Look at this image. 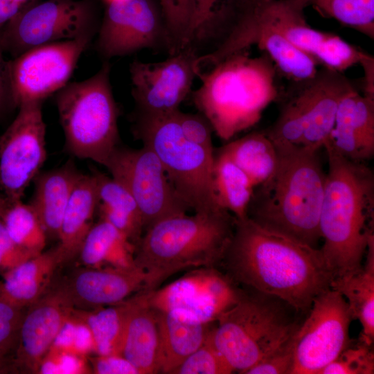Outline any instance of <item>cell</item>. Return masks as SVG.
<instances>
[{"mask_svg":"<svg viewBox=\"0 0 374 374\" xmlns=\"http://www.w3.org/2000/svg\"><path fill=\"white\" fill-rule=\"evenodd\" d=\"M222 264L235 283L277 297L297 312H308L333 278L320 249L265 229L248 217L236 220Z\"/></svg>","mask_w":374,"mask_h":374,"instance_id":"cell-1","label":"cell"},{"mask_svg":"<svg viewBox=\"0 0 374 374\" xmlns=\"http://www.w3.org/2000/svg\"><path fill=\"white\" fill-rule=\"evenodd\" d=\"M276 148L277 166L254 188L247 217L265 229L317 248L326 179L319 151Z\"/></svg>","mask_w":374,"mask_h":374,"instance_id":"cell-2","label":"cell"},{"mask_svg":"<svg viewBox=\"0 0 374 374\" xmlns=\"http://www.w3.org/2000/svg\"><path fill=\"white\" fill-rule=\"evenodd\" d=\"M325 150L328 170L319 218L320 250L335 278L361 267L374 235V175L365 163Z\"/></svg>","mask_w":374,"mask_h":374,"instance_id":"cell-3","label":"cell"},{"mask_svg":"<svg viewBox=\"0 0 374 374\" xmlns=\"http://www.w3.org/2000/svg\"><path fill=\"white\" fill-rule=\"evenodd\" d=\"M277 74L267 53L251 56L245 48L197 73L202 84L191 91L192 100L213 132L229 141L256 125L279 98Z\"/></svg>","mask_w":374,"mask_h":374,"instance_id":"cell-4","label":"cell"},{"mask_svg":"<svg viewBox=\"0 0 374 374\" xmlns=\"http://www.w3.org/2000/svg\"><path fill=\"white\" fill-rule=\"evenodd\" d=\"M235 223L218 208L169 217L146 230L135 245L134 260L148 275V290L181 271L222 264Z\"/></svg>","mask_w":374,"mask_h":374,"instance_id":"cell-5","label":"cell"},{"mask_svg":"<svg viewBox=\"0 0 374 374\" xmlns=\"http://www.w3.org/2000/svg\"><path fill=\"white\" fill-rule=\"evenodd\" d=\"M310 0L246 3L216 48V55L224 58L249 48L247 45L252 35L267 29L283 35L323 68L344 73L359 64L364 51L335 33L313 28L305 15Z\"/></svg>","mask_w":374,"mask_h":374,"instance_id":"cell-6","label":"cell"},{"mask_svg":"<svg viewBox=\"0 0 374 374\" xmlns=\"http://www.w3.org/2000/svg\"><path fill=\"white\" fill-rule=\"evenodd\" d=\"M294 312L274 296L243 292L239 301L217 319L211 337L233 371L244 373L292 339L301 324Z\"/></svg>","mask_w":374,"mask_h":374,"instance_id":"cell-7","label":"cell"},{"mask_svg":"<svg viewBox=\"0 0 374 374\" xmlns=\"http://www.w3.org/2000/svg\"><path fill=\"white\" fill-rule=\"evenodd\" d=\"M105 62L87 80L68 83L56 94V105L67 151L103 166L118 146V108Z\"/></svg>","mask_w":374,"mask_h":374,"instance_id":"cell-8","label":"cell"},{"mask_svg":"<svg viewBox=\"0 0 374 374\" xmlns=\"http://www.w3.org/2000/svg\"><path fill=\"white\" fill-rule=\"evenodd\" d=\"M293 86L265 133L276 146L319 151L334 127L340 101L355 87L344 73L323 67L312 79Z\"/></svg>","mask_w":374,"mask_h":374,"instance_id":"cell-9","label":"cell"},{"mask_svg":"<svg viewBox=\"0 0 374 374\" xmlns=\"http://www.w3.org/2000/svg\"><path fill=\"white\" fill-rule=\"evenodd\" d=\"M175 112L135 117L134 134L156 154L175 190L190 210L205 212L221 208L213 189L215 151L186 140Z\"/></svg>","mask_w":374,"mask_h":374,"instance_id":"cell-10","label":"cell"},{"mask_svg":"<svg viewBox=\"0 0 374 374\" xmlns=\"http://www.w3.org/2000/svg\"><path fill=\"white\" fill-rule=\"evenodd\" d=\"M99 26L91 4L84 0H46L32 3L0 33L4 52L15 57L46 44L93 37Z\"/></svg>","mask_w":374,"mask_h":374,"instance_id":"cell-11","label":"cell"},{"mask_svg":"<svg viewBox=\"0 0 374 374\" xmlns=\"http://www.w3.org/2000/svg\"><path fill=\"white\" fill-rule=\"evenodd\" d=\"M105 167L135 199L141 213L144 232L159 222L186 214L190 210L148 146L143 145L136 149L118 145Z\"/></svg>","mask_w":374,"mask_h":374,"instance_id":"cell-12","label":"cell"},{"mask_svg":"<svg viewBox=\"0 0 374 374\" xmlns=\"http://www.w3.org/2000/svg\"><path fill=\"white\" fill-rule=\"evenodd\" d=\"M352 320L338 292L329 288L319 294L292 338L291 374H319L350 344Z\"/></svg>","mask_w":374,"mask_h":374,"instance_id":"cell-13","label":"cell"},{"mask_svg":"<svg viewBox=\"0 0 374 374\" xmlns=\"http://www.w3.org/2000/svg\"><path fill=\"white\" fill-rule=\"evenodd\" d=\"M93 37H84L40 45L8 62L12 104L43 102L69 82Z\"/></svg>","mask_w":374,"mask_h":374,"instance_id":"cell-14","label":"cell"},{"mask_svg":"<svg viewBox=\"0 0 374 374\" xmlns=\"http://www.w3.org/2000/svg\"><path fill=\"white\" fill-rule=\"evenodd\" d=\"M42 104L19 106L15 118L0 136V190L9 202L21 200L46 161Z\"/></svg>","mask_w":374,"mask_h":374,"instance_id":"cell-15","label":"cell"},{"mask_svg":"<svg viewBox=\"0 0 374 374\" xmlns=\"http://www.w3.org/2000/svg\"><path fill=\"white\" fill-rule=\"evenodd\" d=\"M216 267L192 269L178 279L148 291L150 307L175 311L204 323H211L233 307L243 291Z\"/></svg>","mask_w":374,"mask_h":374,"instance_id":"cell-16","label":"cell"},{"mask_svg":"<svg viewBox=\"0 0 374 374\" xmlns=\"http://www.w3.org/2000/svg\"><path fill=\"white\" fill-rule=\"evenodd\" d=\"M197 57L188 46L163 61L134 60L130 73L135 117L164 116L179 109L191 92Z\"/></svg>","mask_w":374,"mask_h":374,"instance_id":"cell-17","label":"cell"},{"mask_svg":"<svg viewBox=\"0 0 374 374\" xmlns=\"http://www.w3.org/2000/svg\"><path fill=\"white\" fill-rule=\"evenodd\" d=\"M96 47L105 58L124 56L144 48L165 47L170 39L161 14L150 0L108 2L97 31Z\"/></svg>","mask_w":374,"mask_h":374,"instance_id":"cell-18","label":"cell"},{"mask_svg":"<svg viewBox=\"0 0 374 374\" xmlns=\"http://www.w3.org/2000/svg\"><path fill=\"white\" fill-rule=\"evenodd\" d=\"M323 148L365 163L374 156V100L355 89L340 101L334 127Z\"/></svg>","mask_w":374,"mask_h":374,"instance_id":"cell-19","label":"cell"},{"mask_svg":"<svg viewBox=\"0 0 374 374\" xmlns=\"http://www.w3.org/2000/svg\"><path fill=\"white\" fill-rule=\"evenodd\" d=\"M23 317L18 337L19 347L13 365L39 368L61 330L70 318L67 297L48 296L34 302Z\"/></svg>","mask_w":374,"mask_h":374,"instance_id":"cell-20","label":"cell"},{"mask_svg":"<svg viewBox=\"0 0 374 374\" xmlns=\"http://www.w3.org/2000/svg\"><path fill=\"white\" fill-rule=\"evenodd\" d=\"M148 278L138 266L93 267L79 273L72 288L82 301L105 307L120 303L134 294L149 291Z\"/></svg>","mask_w":374,"mask_h":374,"instance_id":"cell-21","label":"cell"},{"mask_svg":"<svg viewBox=\"0 0 374 374\" xmlns=\"http://www.w3.org/2000/svg\"><path fill=\"white\" fill-rule=\"evenodd\" d=\"M148 292H141L127 299L121 353L139 374L157 373L158 326L154 311L148 301Z\"/></svg>","mask_w":374,"mask_h":374,"instance_id":"cell-22","label":"cell"},{"mask_svg":"<svg viewBox=\"0 0 374 374\" xmlns=\"http://www.w3.org/2000/svg\"><path fill=\"white\" fill-rule=\"evenodd\" d=\"M154 311L159 333L157 373L172 374L204 343L212 328L211 323H201L179 312Z\"/></svg>","mask_w":374,"mask_h":374,"instance_id":"cell-23","label":"cell"},{"mask_svg":"<svg viewBox=\"0 0 374 374\" xmlns=\"http://www.w3.org/2000/svg\"><path fill=\"white\" fill-rule=\"evenodd\" d=\"M81 173L72 161L61 167L39 173L29 203L47 235L57 237L65 209Z\"/></svg>","mask_w":374,"mask_h":374,"instance_id":"cell-24","label":"cell"},{"mask_svg":"<svg viewBox=\"0 0 374 374\" xmlns=\"http://www.w3.org/2000/svg\"><path fill=\"white\" fill-rule=\"evenodd\" d=\"M366 261L355 271L335 277L330 288L346 300L353 319L362 326L359 341L372 346L374 341V235L369 239Z\"/></svg>","mask_w":374,"mask_h":374,"instance_id":"cell-25","label":"cell"},{"mask_svg":"<svg viewBox=\"0 0 374 374\" xmlns=\"http://www.w3.org/2000/svg\"><path fill=\"white\" fill-rule=\"evenodd\" d=\"M99 199L93 174H82L64 213L58 233L57 246L64 260L79 253L93 226Z\"/></svg>","mask_w":374,"mask_h":374,"instance_id":"cell-26","label":"cell"},{"mask_svg":"<svg viewBox=\"0 0 374 374\" xmlns=\"http://www.w3.org/2000/svg\"><path fill=\"white\" fill-rule=\"evenodd\" d=\"M64 261L57 247L6 271L2 281L6 296L22 308L39 299L56 267Z\"/></svg>","mask_w":374,"mask_h":374,"instance_id":"cell-27","label":"cell"},{"mask_svg":"<svg viewBox=\"0 0 374 374\" xmlns=\"http://www.w3.org/2000/svg\"><path fill=\"white\" fill-rule=\"evenodd\" d=\"M99 203L97 210L104 220L136 245L144 233L140 209L129 191L112 176L94 171Z\"/></svg>","mask_w":374,"mask_h":374,"instance_id":"cell-28","label":"cell"},{"mask_svg":"<svg viewBox=\"0 0 374 374\" xmlns=\"http://www.w3.org/2000/svg\"><path fill=\"white\" fill-rule=\"evenodd\" d=\"M135 245L119 230L100 219L93 224L79 251L82 262L93 267H132Z\"/></svg>","mask_w":374,"mask_h":374,"instance_id":"cell-29","label":"cell"},{"mask_svg":"<svg viewBox=\"0 0 374 374\" xmlns=\"http://www.w3.org/2000/svg\"><path fill=\"white\" fill-rule=\"evenodd\" d=\"M265 53L273 62L277 73L297 84L312 79L318 71L319 64L283 35L274 30L262 29L255 33L248 42Z\"/></svg>","mask_w":374,"mask_h":374,"instance_id":"cell-30","label":"cell"},{"mask_svg":"<svg viewBox=\"0 0 374 374\" xmlns=\"http://www.w3.org/2000/svg\"><path fill=\"white\" fill-rule=\"evenodd\" d=\"M217 152L226 155L250 179L254 187L274 172L278 160L277 149L265 132H253L231 141Z\"/></svg>","mask_w":374,"mask_h":374,"instance_id":"cell-31","label":"cell"},{"mask_svg":"<svg viewBox=\"0 0 374 374\" xmlns=\"http://www.w3.org/2000/svg\"><path fill=\"white\" fill-rule=\"evenodd\" d=\"M254 186L248 176L226 155L214 152L213 189L218 206L236 220L247 218Z\"/></svg>","mask_w":374,"mask_h":374,"instance_id":"cell-32","label":"cell"},{"mask_svg":"<svg viewBox=\"0 0 374 374\" xmlns=\"http://www.w3.org/2000/svg\"><path fill=\"white\" fill-rule=\"evenodd\" d=\"M127 299L82 315V321L90 330L94 351L98 355H121L127 313Z\"/></svg>","mask_w":374,"mask_h":374,"instance_id":"cell-33","label":"cell"},{"mask_svg":"<svg viewBox=\"0 0 374 374\" xmlns=\"http://www.w3.org/2000/svg\"><path fill=\"white\" fill-rule=\"evenodd\" d=\"M1 220L11 239L20 247L33 256L44 251L48 235L29 203L8 201Z\"/></svg>","mask_w":374,"mask_h":374,"instance_id":"cell-34","label":"cell"},{"mask_svg":"<svg viewBox=\"0 0 374 374\" xmlns=\"http://www.w3.org/2000/svg\"><path fill=\"white\" fill-rule=\"evenodd\" d=\"M322 17L374 39V0H310Z\"/></svg>","mask_w":374,"mask_h":374,"instance_id":"cell-35","label":"cell"},{"mask_svg":"<svg viewBox=\"0 0 374 374\" xmlns=\"http://www.w3.org/2000/svg\"><path fill=\"white\" fill-rule=\"evenodd\" d=\"M247 0H195L191 42L222 31L225 35Z\"/></svg>","mask_w":374,"mask_h":374,"instance_id":"cell-36","label":"cell"},{"mask_svg":"<svg viewBox=\"0 0 374 374\" xmlns=\"http://www.w3.org/2000/svg\"><path fill=\"white\" fill-rule=\"evenodd\" d=\"M170 39V53L190 46L195 0H159Z\"/></svg>","mask_w":374,"mask_h":374,"instance_id":"cell-37","label":"cell"},{"mask_svg":"<svg viewBox=\"0 0 374 374\" xmlns=\"http://www.w3.org/2000/svg\"><path fill=\"white\" fill-rule=\"evenodd\" d=\"M210 332L204 343L186 357L172 374H229L234 372L213 344Z\"/></svg>","mask_w":374,"mask_h":374,"instance_id":"cell-38","label":"cell"},{"mask_svg":"<svg viewBox=\"0 0 374 374\" xmlns=\"http://www.w3.org/2000/svg\"><path fill=\"white\" fill-rule=\"evenodd\" d=\"M374 354L371 346L350 344L319 374H373Z\"/></svg>","mask_w":374,"mask_h":374,"instance_id":"cell-39","label":"cell"},{"mask_svg":"<svg viewBox=\"0 0 374 374\" xmlns=\"http://www.w3.org/2000/svg\"><path fill=\"white\" fill-rule=\"evenodd\" d=\"M176 121L181 134L188 141L210 151H215L212 142L213 127L208 119L201 113L175 112Z\"/></svg>","mask_w":374,"mask_h":374,"instance_id":"cell-40","label":"cell"},{"mask_svg":"<svg viewBox=\"0 0 374 374\" xmlns=\"http://www.w3.org/2000/svg\"><path fill=\"white\" fill-rule=\"evenodd\" d=\"M20 308L6 296L0 281V346L10 351L18 342L23 319Z\"/></svg>","mask_w":374,"mask_h":374,"instance_id":"cell-41","label":"cell"},{"mask_svg":"<svg viewBox=\"0 0 374 374\" xmlns=\"http://www.w3.org/2000/svg\"><path fill=\"white\" fill-rule=\"evenodd\" d=\"M82 356L52 346L39 365L42 373H80L85 371Z\"/></svg>","mask_w":374,"mask_h":374,"instance_id":"cell-42","label":"cell"},{"mask_svg":"<svg viewBox=\"0 0 374 374\" xmlns=\"http://www.w3.org/2000/svg\"><path fill=\"white\" fill-rule=\"evenodd\" d=\"M292 366V339L281 348L247 369L244 374H291Z\"/></svg>","mask_w":374,"mask_h":374,"instance_id":"cell-43","label":"cell"},{"mask_svg":"<svg viewBox=\"0 0 374 374\" xmlns=\"http://www.w3.org/2000/svg\"><path fill=\"white\" fill-rule=\"evenodd\" d=\"M34 256L11 239L0 217V269L9 270Z\"/></svg>","mask_w":374,"mask_h":374,"instance_id":"cell-44","label":"cell"},{"mask_svg":"<svg viewBox=\"0 0 374 374\" xmlns=\"http://www.w3.org/2000/svg\"><path fill=\"white\" fill-rule=\"evenodd\" d=\"M98 374H139L135 367L121 355H99L92 359Z\"/></svg>","mask_w":374,"mask_h":374,"instance_id":"cell-45","label":"cell"},{"mask_svg":"<svg viewBox=\"0 0 374 374\" xmlns=\"http://www.w3.org/2000/svg\"><path fill=\"white\" fill-rule=\"evenodd\" d=\"M359 64L363 69L362 89L363 95L370 99L374 100V57L372 55L364 52Z\"/></svg>","mask_w":374,"mask_h":374,"instance_id":"cell-46","label":"cell"},{"mask_svg":"<svg viewBox=\"0 0 374 374\" xmlns=\"http://www.w3.org/2000/svg\"><path fill=\"white\" fill-rule=\"evenodd\" d=\"M36 0H0V33L25 7Z\"/></svg>","mask_w":374,"mask_h":374,"instance_id":"cell-47","label":"cell"},{"mask_svg":"<svg viewBox=\"0 0 374 374\" xmlns=\"http://www.w3.org/2000/svg\"><path fill=\"white\" fill-rule=\"evenodd\" d=\"M3 53L0 42V112L8 103H12L8 80V62L3 58Z\"/></svg>","mask_w":374,"mask_h":374,"instance_id":"cell-48","label":"cell"},{"mask_svg":"<svg viewBox=\"0 0 374 374\" xmlns=\"http://www.w3.org/2000/svg\"><path fill=\"white\" fill-rule=\"evenodd\" d=\"M9 350L0 346V373L7 371V368L10 366L11 360L8 357Z\"/></svg>","mask_w":374,"mask_h":374,"instance_id":"cell-49","label":"cell"},{"mask_svg":"<svg viewBox=\"0 0 374 374\" xmlns=\"http://www.w3.org/2000/svg\"><path fill=\"white\" fill-rule=\"evenodd\" d=\"M8 201L5 197H0V217L3 212Z\"/></svg>","mask_w":374,"mask_h":374,"instance_id":"cell-50","label":"cell"},{"mask_svg":"<svg viewBox=\"0 0 374 374\" xmlns=\"http://www.w3.org/2000/svg\"><path fill=\"white\" fill-rule=\"evenodd\" d=\"M270 1H274V0H247V3H250V4H256V3H261L264 2H267Z\"/></svg>","mask_w":374,"mask_h":374,"instance_id":"cell-51","label":"cell"},{"mask_svg":"<svg viewBox=\"0 0 374 374\" xmlns=\"http://www.w3.org/2000/svg\"><path fill=\"white\" fill-rule=\"evenodd\" d=\"M106 1H107V2H109V1H112V0H106Z\"/></svg>","mask_w":374,"mask_h":374,"instance_id":"cell-52","label":"cell"}]
</instances>
